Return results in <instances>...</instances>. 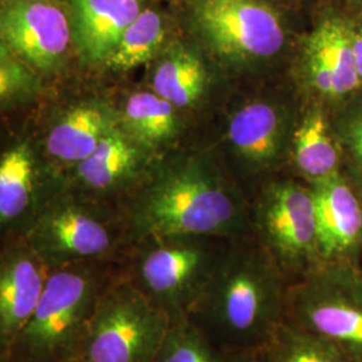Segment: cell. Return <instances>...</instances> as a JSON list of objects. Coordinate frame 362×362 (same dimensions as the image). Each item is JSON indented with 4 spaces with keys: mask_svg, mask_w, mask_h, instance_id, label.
I'll list each match as a JSON object with an SVG mask.
<instances>
[{
    "mask_svg": "<svg viewBox=\"0 0 362 362\" xmlns=\"http://www.w3.org/2000/svg\"><path fill=\"white\" fill-rule=\"evenodd\" d=\"M125 116L132 130L144 143H163L176 129L175 106L157 93L143 91L130 95Z\"/></svg>",
    "mask_w": 362,
    "mask_h": 362,
    "instance_id": "obj_24",
    "label": "cell"
},
{
    "mask_svg": "<svg viewBox=\"0 0 362 362\" xmlns=\"http://www.w3.org/2000/svg\"><path fill=\"white\" fill-rule=\"evenodd\" d=\"M172 320L122 275L107 286L93 315L78 360L155 362Z\"/></svg>",
    "mask_w": 362,
    "mask_h": 362,
    "instance_id": "obj_7",
    "label": "cell"
},
{
    "mask_svg": "<svg viewBox=\"0 0 362 362\" xmlns=\"http://www.w3.org/2000/svg\"><path fill=\"white\" fill-rule=\"evenodd\" d=\"M212 236H165L136 240L141 247L121 267L122 275L173 322L187 320L224 250Z\"/></svg>",
    "mask_w": 362,
    "mask_h": 362,
    "instance_id": "obj_4",
    "label": "cell"
},
{
    "mask_svg": "<svg viewBox=\"0 0 362 362\" xmlns=\"http://www.w3.org/2000/svg\"><path fill=\"white\" fill-rule=\"evenodd\" d=\"M168 35L165 15L152 6L144 8L110 52L105 64L117 71H128L153 58Z\"/></svg>",
    "mask_w": 362,
    "mask_h": 362,
    "instance_id": "obj_21",
    "label": "cell"
},
{
    "mask_svg": "<svg viewBox=\"0 0 362 362\" xmlns=\"http://www.w3.org/2000/svg\"><path fill=\"white\" fill-rule=\"evenodd\" d=\"M136 163V146L112 129L88 158L78 163V179L94 192H109L129 177Z\"/></svg>",
    "mask_w": 362,
    "mask_h": 362,
    "instance_id": "obj_20",
    "label": "cell"
},
{
    "mask_svg": "<svg viewBox=\"0 0 362 362\" xmlns=\"http://www.w3.org/2000/svg\"><path fill=\"white\" fill-rule=\"evenodd\" d=\"M252 356L259 362H353L330 342L286 321Z\"/></svg>",
    "mask_w": 362,
    "mask_h": 362,
    "instance_id": "obj_22",
    "label": "cell"
},
{
    "mask_svg": "<svg viewBox=\"0 0 362 362\" xmlns=\"http://www.w3.org/2000/svg\"><path fill=\"white\" fill-rule=\"evenodd\" d=\"M207 70L200 57L182 43H172L152 78L153 90L175 107H187L203 94Z\"/></svg>",
    "mask_w": 362,
    "mask_h": 362,
    "instance_id": "obj_19",
    "label": "cell"
},
{
    "mask_svg": "<svg viewBox=\"0 0 362 362\" xmlns=\"http://www.w3.org/2000/svg\"><path fill=\"white\" fill-rule=\"evenodd\" d=\"M342 153V173L362 196V90L329 107Z\"/></svg>",
    "mask_w": 362,
    "mask_h": 362,
    "instance_id": "obj_23",
    "label": "cell"
},
{
    "mask_svg": "<svg viewBox=\"0 0 362 362\" xmlns=\"http://www.w3.org/2000/svg\"><path fill=\"white\" fill-rule=\"evenodd\" d=\"M34 163L26 144L6 152L0 163V223L10 228L28 221L35 223ZM28 228V231H30Z\"/></svg>",
    "mask_w": 362,
    "mask_h": 362,
    "instance_id": "obj_18",
    "label": "cell"
},
{
    "mask_svg": "<svg viewBox=\"0 0 362 362\" xmlns=\"http://www.w3.org/2000/svg\"><path fill=\"white\" fill-rule=\"evenodd\" d=\"M187 25L221 58L255 64L285 50L290 25L275 0H184Z\"/></svg>",
    "mask_w": 362,
    "mask_h": 362,
    "instance_id": "obj_6",
    "label": "cell"
},
{
    "mask_svg": "<svg viewBox=\"0 0 362 362\" xmlns=\"http://www.w3.org/2000/svg\"><path fill=\"white\" fill-rule=\"evenodd\" d=\"M1 43L42 70L65 57L73 42L70 15L59 0H3Z\"/></svg>",
    "mask_w": 362,
    "mask_h": 362,
    "instance_id": "obj_11",
    "label": "cell"
},
{
    "mask_svg": "<svg viewBox=\"0 0 362 362\" xmlns=\"http://www.w3.org/2000/svg\"><path fill=\"white\" fill-rule=\"evenodd\" d=\"M297 168L310 182L342 172V153L330 124L329 107L315 104L302 117L293 136Z\"/></svg>",
    "mask_w": 362,
    "mask_h": 362,
    "instance_id": "obj_15",
    "label": "cell"
},
{
    "mask_svg": "<svg viewBox=\"0 0 362 362\" xmlns=\"http://www.w3.org/2000/svg\"><path fill=\"white\" fill-rule=\"evenodd\" d=\"M119 269L115 262L52 269L38 306L0 362L78 360L93 315Z\"/></svg>",
    "mask_w": 362,
    "mask_h": 362,
    "instance_id": "obj_3",
    "label": "cell"
},
{
    "mask_svg": "<svg viewBox=\"0 0 362 362\" xmlns=\"http://www.w3.org/2000/svg\"><path fill=\"white\" fill-rule=\"evenodd\" d=\"M250 226L288 285L321 264L317 211L310 187L296 181L269 184L250 212Z\"/></svg>",
    "mask_w": 362,
    "mask_h": 362,
    "instance_id": "obj_8",
    "label": "cell"
},
{
    "mask_svg": "<svg viewBox=\"0 0 362 362\" xmlns=\"http://www.w3.org/2000/svg\"><path fill=\"white\" fill-rule=\"evenodd\" d=\"M112 129V119L101 106L79 105L52 128L46 146L50 155L62 161L81 163Z\"/></svg>",
    "mask_w": 362,
    "mask_h": 362,
    "instance_id": "obj_17",
    "label": "cell"
},
{
    "mask_svg": "<svg viewBox=\"0 0 362 362\" xmlns=\"http://www.w3.org/2000/svg\"><path fill=\"white\" fill-rule=\"evenodd\" d=\"M315 202L321 263L362 266V196L341 172L309 184Z\"/></svg>",
    "mask_w": 362,
    "mask_h": 362,
    "instance_id": "obj_12",
    "label": "cell"
},
{
    "mask_svg": "<svg viewBox=\"0 0 362 362\" xmlns=\"http://www.w3.org/2000/svg\"><path fill=\"white\" fill-rule=\"evenodd\" d=\"M349 19L354 62H356V70H357V74H358L362 90V16L349 15Z\"/></svg>",
    "mask_w": 362,
    "mask_h": 362,
    "instance_id": "obj_26",
    "label": "cell"
},
{
    "mask_svg": "<svg viewBox=\"0 0 362 362\" xmlns=\"http://www.w3.org/2000/svg\"><path fill=\"white\" fill-rule=\"evenodd\" d=\"M288 282L255 240L223 251L187 321L224 353L252 356L285 321Z\"/></svg>",
    "mask_w": 362,
    "mask_h": 362,
    "instance_id": "obj_1",
    "label": "cell"
},
{
    "mask_svg": "<svg viewBox=\"0 0 362 362\" xmlns=\"http://www.w3.org/2000/svg\"><path fill=\"white\" fill-rule=\"evenodd\" d=\"M302 70L308 86L329 107L361 90L349 15L330 0L321 3L302 40Z\"/></svg>",
    "mask_w": 362,
    "mask_h": 362,
    "instance_id": "obj_10",
    "label": "cell"
},
{
    "mask_svg": "<svg viewBox=\"0 0 362 362\" xmlns=\"http://www.w3.org/2000/svg\"><path fill=\"white\" fill-rule=\"evenodd\" d=\"M341 7L345 13L354 16H362V0H330Z\"/></svg>",
    "mask_w": 362,
    "mask_h": 362,
    "instance_id": "obj_27",
    "label": "cell"
},
{
    "mask_svg": "<svg viewBox=\"0 0 362 362\" xmlns=\"http://www.w3.org/2000/svg\"><path fill=\"white\" fill-rule=\"evenodd\" d=\"M285 121L272 104L255 101L242 106L228 125V137L236 152L254 164H269L282 149Z\"/></svg>",
    "mask_w": 362,
    "mask_h": 362,
    "instance_id": "obj_16",
    "label": "cell"
},
{
    "mask_svg": "<svg viewBox=\"0 0 362 362\" xmlns=\"http://www.w3.org/2000/svg\"><path fill=\"white\" fill-rule=\"evenodd\" d=\"M52 269L30 242L7 248L0 262V354L28 322L43 296Z\"/></svg>",
    "mask_w": 362,
    "mask_h": 362,
    "instance_id": "obj_13",
    "label": "cell"
},
{
    "mask_svg": "<svg viewBox=\"0 0 362 362\" xmlns=\"http://www.w3.org/2000/svg\"><path fill=\"white\" fill-rule=\"evenodd\" d=\"M73 42L86 62H105L146 0H67Z\"/></svg>",
    "mask_w": 362,
    "mask_h": 362,
    "instance_id": "obj_14",
    "label": "cell"
},
{
    "mask_svg": "<svg viewBox=\"0 0 362 362\" xmlns=\"http://www.w3.org/2000/svg\"><path fill=\"white\" fill-rule=\"evenodd\" d=\"M70 362H82V361H79V360H74V361H70Z\"/></svg>",
    "mask_w": 362,
    "mask_h": 362,
    "instance_id": "obj_29",
    "label": "cell"
},
{
    "mask_svg": "<svg viewBox=\"0 0 362 362\" xmlns=\"http://www.w3.org/2000/svg\"><path fill=\"white\" fill-rule=\"evenodd\" d=\"M285 321L362 362V266L321 263L290 284Z\"/></svg>",
    "mask_w": 362,
    "mask_h": 362,
    "instance_id": "obj_5",
    "label": "cell"
},
{
    "mask_svg": "<svg viewBox=\"0 0 362 362\" xmlns=\"http://www.w3.org/2000/svg\"><path fill=\"white\" fill-rule=\"evenodd\" d=\"M127 220L133 242L165 236L223 239L251 228L245 203L203 169H180L163 176L133 200Z\"/></svg>",
    "mask_w": 362,
    "mask_h": 362,
    "instance_id": "obj_2",
    "label": "cell"
},
{
    "mask_svg": "<svg viewBox=\"0 0 362 362\" xmlns=\"http://www.w3.org/2000/svg\"><path fill=\"white\" fill-rule=\"evenodd\" d=\"M26 238L52 269L115 262L119 243L110 220L97 209L74 200L47 204Z\"/></svg>",
    "mask_w": 362,
    "mask_h": 362,
    "instance_id": "obj_9",
    "label": "cell"
},
{
    "mask_svg": "<svg viewBox=\"0 0 362 362\" xmlns=\"http://www.w3.org/2000/svg\"><path fill=\"white\" fill-rule=\"evenodd\" d=\"M238 357L212 345L184 320L172 324L155 362H238Z\"/></svg>",
    "mask_w": 362,
    "mask_h": 362,
    "instance_id": "obj_25",
    "label": "cell"
},
{
    "mask_svg": "<svg viewBox=\"0 0 362 362\" xmlns=\"http://www.w3.org/2000/svg\"><path fill=\"white\" fill-rule=\"evenodd\" d=\"M238 362H259L255 356H239Z\"/></svg>",
    "mask_w": 362,
    "mask_h": 362,
    "instance_id": "obj_28",
    "label": "cell"
}]
</instances>
